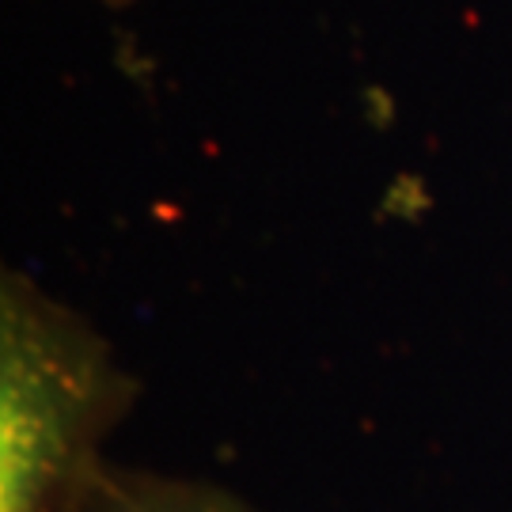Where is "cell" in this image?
Returning a JSON list of instances; mask_svg holds the SVG:
<instances>
[{"instance_id": "1", "label": "cell", "mask_w": 512, "mask_h": 512, "mask_svg": "<svg viewBox=\"0 0 512 512\" xmlns=\"http://www.w3.org/2000/svg\"><path fill=\"white\" fill-rule=\"evenodd\" d=\"M133 399L137 380L84 315L23 270L0 274V512L73 509Z\"/></svg>"}, {"instance_id": "2", "label": "cell", "mask_w": 512, "mask_h": 512, "mask_svg": "<svg viewBox=\"0 0 512 512\" xmlns=\"http://www.w3.org/2000/svg\"><path fill=\"white\" fill-rule=\"evenodd\" d=\"M69 512H255L236 494L190 482V478L152 475V471H129L103 463L84 490L76 494Z\"/></svg>"}, {"instance_id": "3", "label": "cell", "mask_w": 512, "mask_h": 512, "mask_svg": "<svg viewBox=\"0 0 512 512\" xmlns=\"http://www.w3.org/2000/svg\"><path fill=\"white\" fill-rule=\"evenodd\" d=\"M103 4H129V0H103Z\"/></svg>"}]
</instances>
